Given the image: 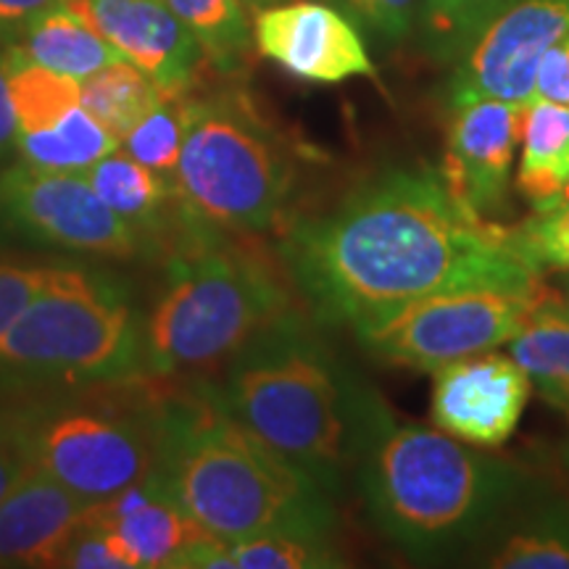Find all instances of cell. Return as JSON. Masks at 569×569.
<instances>
[{"label":"cell","mask_w":569,"mask_h":569,"mask_svg":"<svg viewBox=\"0 0 569 569\" xmlns=\"http://www.w3.org/2000/svg\"><path fill=\"white\" fill-rule=\"evenodd\" d=\"M190 111H193L190 88L163 92L161 103L119 142V151L153 172L174 177L184 132L190 124Z\"/></svg>","instance_id":"83f0119b"},{"label":"cell","mask_w":569,"mask_h":569,"mask_svg":"<svg viewBox=\"0 0 569 569\" xmlns=\"http://www.w3.org/2000/svg\"><path fill=\"white\" fill-rule=\"evenodd\" d=\"M482 551L490 569H569V501H543L509 528H498Z\"/></svg>","instance_id":"7402d4cb"},{"label":"cell","mask_w":569,"mask_h":569,"mask_svg":"<svg viewBox=\"0 0 569 569\" xmlns=\"http://www.w3.org/2000/svg\"><path fill=\"white\" fill-rule=\"evenodd\" d=\"M353 467L375 528L417 565L486 546L530 496L528 472L443 430L409 422L356 375Z\"/></svg>","instance_id":"7a4b0ae2"},{"label":"cell","mask_w":569,"mask_h":569,"mask_svg":"<svg viewBox=\"0 0 569 569\" xmlns=\"http://www.w3.org/2000/svg\"><path fill=\"white\" fill-rule=\"evenodd\" d=\"M117 148L119 140L96 117H90L82 103L51 130L27 132L17 138L19 161L56 172H84Z\"/></svg>","instance_id":"cb8c5ba5"},{"label":"cell","mask_w":569,"mask_h":569,"mask_svg":"<svg viewBox=\"0 0 569 569\" xmlns=\"http://www.w3.org/2000/svg\"><path fill=\"white\" fill-rule=\"evenodd\" d=\"M280 3H288V0H243L248 13H259V11L272 9V6H280Z\"/></svg>","instance_id":"74e56055"},{"label":"cell","mask_w":569,"mask_h":569,"mask_svg":"<svg viewBox=\"0 0 569 569\" xmlns=\"http://www.w3.org/2000/svg\"><path fill=\"white\" fill-rule=\"evenodd\" d=\"M432 375L430 419L438 430L478 448L515 436L532 386L509 353H475Z\"/></svg>","instance_id":"5bb4252c"},{"label":"cell","mask_w":569,"mask_h":569,"mask_svg":"<svg viewBox=\"0 0 569 569\" xmlns=\"http://www.w3.org/2000/svg\"><path fill=\"white\" fill-rule=\"evenodd\" d=\"M356 24L386 42H401L415 32L422 0H330Z\"/></svg>","instance_id":"4dcf8cb0"},{"label":"cell","mask_w":569,"mask_h":569,"mask_svg":"<svg viewBox=\"0 0 569 569\" xmlns=\"http://www.w3.org/2000/svg\"><path fill=\"white\" fill-rule=\"evenodd\" d=\"M30 469L32 467L27 465L24 453H21L19 446L13 443L9 432H6L3 419H0V501H3V496L9 493Z\"/></svg>","instance_id":"d590c367"},{"label":"cell","mask_w":569,"mask_h":569,"mask_svg":"<svg viewBox=\"0 0 569 569\" xmlns=\"http://www.w3.org/2000/svg\"><path fill=\"white\" fill-rule=\"evenodd\" d=\"M193 32L206 61L224 74L243 67L251 53L253 27L243 0H163Z\"/></svg>","instance_id":"484cf974"},{"label":"cell","mask_w":569,"mask_h":569,"mask_svg":"<svg viewBox=\"0 0 569 569\" xmlns=\"http://www.w3.org/2000/svg\"><path fill=\"white\" fill-rule=\"evenodd\" d=\"M88 519L111 532L130 569H182L184 559L213 538L184 515L156 472L122 493L92 503Z\"/></svg>","instance_id":"2e32d148"},{"label":"cell","mask_w":569,"mask_h":569,"mask_svg":"<svg viewBox=\"0 0 569 569\" xmlns=\"http://www.w3.org/2000/svg\"><path fill=\"white\" fill-rule=\"evenodd\" d=\"M301 161L243 92L193 96L174 188L184 213L230 234L274 230L290 217Z\"/></svg>","instance_id":"ba28073f"},{"label":"cell","mask_w":569,"mask_h":569,"mask_svg":"<svg viewBox=\"0 0 569 569\" xmlns=\"http://www.w3.org/2000/svg\"><path fill=\"white\" fill-rule=\"evenodd\" d=\"M156 478L209 536L332 532L336 498L238 419L198 380L169 390Z\"/></svg>","instance_id":"3957f363"},{"label":"cell","mask_w":569,"mask_h":569,"mask_svg":"<svg viewBox=\"0 0 569 569\" xmlns=\"http://www.w3.org/2000/svg\"><path fill=\"white\" fill-rule=\"evenodd\" d=\"M163 92L146 71L122 59L84 77L80 103L122 142L161 103Z\"/></svg>","instance_id":"603a6c76"},{"label":"cell","mask_w":569,"mask_h":569,"mask_svg":"<svg viewBox=\"0 0 569 569\" xmlns=\"http://www.w3.org/2000/svg\"><path fill=\"white\" fill-rule=\"evenodd\" d=\"M256 51L306 82L377 77L356 21L322 0H288L253 17Z\"/></svg>","instance_id":"7c38bea8"},{"label":"cell","mask_w":569,"mask_h":569,"mask_svg":"<svg viewBox=\"0 0 569 569\" xmlns=\"http://www.w3.org/2000/svg\"><path fill=\"white\" fill-rule=\"evenodd\" d=\"M557 296L569 303V272H559L557 277Z\"/></svg>","instance_id":"f35d334b"},{"label":"cell","mask_w":569,"mask_h":569,"mask_svg":"<svg viewBox=\"0 0 569 569\" xmlns=\"http://www.w3.org/2000/svg\"><path fill=\"white\" fill-rule=\"evenodd\" d=\"M553 290H461L419 298L356 332L361 348L386 365L436 372L451 361L507 346Z\"/></svg>","instance_id":"9c48e42d"},{"label":"cell","mask_w":569,"mask_h":569,"mask_svg":"<svg viewBox=\"0 0 569 569\" xmlns=\"http://www.w3.org/2000/svg\"><path fill=\"white\" fill-rule=\"evenodd\" d=\"M82 174L103 203L148 240L151 251L159 243H169L172 253L177 240L193 222L182 209L172 177L142 167L119 148Z\"/></svg>","instance_id":"ac0fdd59"},{"label":"cell","mask_w":569,"mask_h":569,"mask_svg":"<svg viewBox=\"0 0 569 569\" xmlns=\"http://www.w3.org/2000/svg\"><path fill=\"white\" fill-rule=\"evenodd\" d=\"M509 240L515 251L538 272H569V203L549 211H536L532 217L509 227Z\"/></svg>","instance_id":"f546056e"},{"label":"cell","mask_w":569,"mask_h":569,"mask_svg":"<svg viewBox=\"0 0 569 569\" xmlns=\"http://www.w3.org/2000/svg\"><path fill=\"white\" fill-rule=\"evenodd\" d=\"M17 138L19 124L11 106L9 71H6V56L0 53V161H3L11 151H17Z\"/></svg>","instance_id":"8d00e7d4"},{"label":"cell","mask_w":569,"mask_h":569,"mask_svg":"<svg viewBox=\"0 0 569 569\" xmlns=\"http://www.w3.org/2000/svg\"><path fill=\"white\" fill-rule=\"evenodd\" d=\"M161 90H184L206 56L163 0H61Z\"/></svg>","instance_id":"9a60e30c"},{"label":"cell","mask_w":569,"mask_h":569,"mask_svg":"<svg viewBox=\"0 0 569 569\" xmlns=\"http://www.w3.org/2000/svg\"><path fill=\"white\" fill-rule=\"evenodd\" d=\"M206 382L246 430L332 498L343 493L353 467L356 372L340 365L301 311L277 319L227 361L222 380Z\"/></svg>","instance_id":"277c9868"},{"label":"cell","mask_w":569,"mask_h":569,"mask_svg":"<svg viewBox=\"0 0 569 569\" xmlns=\"http://www.w3.org/2000/svg\"><path fill=\"white\" fill-rule=\"evenodd\" d=\"M507 3L509 0H422L417 19L419 40L432 59L453 63Z\"/></svg>","instance_id":"f1b7e54d"},{"label":"cell","mask_w":569,"mask_h":569,"mask_svg":"<svg viewBox=\"0 0 569 569\" xmlns=\"http://www.w3.org/2000/svg\"><path fill=\"white\" fill-rule=\"evenodd\" d=\"M169 388L151 375L0 401V419L27 465L88 503L153 475Z\"/></svg>","instance_id":"8992f818"},{"label":"cell","mask_w":569,"mask_h":569,"mask_svg":"<svg viewBox=\"0 0 569 569\" xmlns=\"http://www.w3.org/2000/svg\"><path fill=\"white\" fill-rule=\"evenodd\" d=\"M0 234L42 251L96 259L151 253L148 240L103 203L82 172L27 161L0 169Z\"/></svg>","instance_id":"30bf717a"},{"label":"cell","mask_w":569,"mask_h":569,"mask_svg":"<svg viewBox=\"0 0 569 569\" xmlns=\"http://www.w3.org/2000/svg\"><path fill=\"white\" fill-rule=\"evenodd\" d=\"M561 461H565V467H567V472H569V446L565 448V451H561Z\"/></svg>","instance_id":"ab89813d"},{"label":"cell","mask_w":569,"mask_h":569,"mask_svg":"<svg viewBox=\"0 0 569 569\" xmlns=\"http://www.w3.org/2000/svg\"><path fill=\"white\" fill-rule=\"evenodd\" d=\"M138 375H148L146 319L122 280L90 267H48L0 338V401Z\"/></svg>","instance_id":"52a82bcc"},{"label":"cell","mask_w":569,"mask_h":569,"mask_svg":"<svg viewBox=\"0 0 569 569\" xmlns=\"http://www.w3.org/2000/svg\"><path fill=\"white\" fill-rule=\"evenodd\" d=\"M6 48H13L24 59L80 82L109 63L124 59L109 40L101 38L88 21L71 13L63 3L34 17Z\"/></svg>","instance_id":"ffe728a7"},{"label":"cell","mask_w":569,"mask_h":569,"mask_svg":"<svg viewBox=\"0 0 569 569\" xmlns=\"http://www.w3.org/2000/svg\"><path fill=\"white\" fill-rule=\"evenodd\" d=\"M3 56L19 134L51 130L80 106V80L40 67L13 48H6Z\"/></svg>","instance_id":"d4e9b609"},{"label":"cell","mask_w":569,"mask_h":569,"mask_svg":"<svg viewBox=\"0 0 569 569\" xmlns=\"http://www.w3.org/2000/svg\"><path fill=\"white\" fill-rule=\"evenodd\" d=\"M243 234L190 222L167 261V282L146 317L148 375L222 369L256 336L293 311L274 264Z\"/></svg>","instance_id":"5b68a950"},{"label":"cell","mask_w":569,"mask_h":569,"mask_svg":"<svg viewBox=\"0 0 569 569\" xmlns=\"http://www.w3.org/2000/svg\"><path fill=\"white\" fill-rule=\"evenodd\" d=\"M46 280L48 267H19L0 261V338L27 309V303L40 293Z\"/></svg>","instance_id":"d6a6232c"},{"label":"cell","mask_w":569,"mask_h":569,"mask_svg":"<svg viewBox=\"0 0 569 569\" xmlns=\"http://www.w3.org/2000/svg\"><path fill=\"white\" fill-rule=\"evenodd\" d=\"M63 569H130V561L117 546V540L101 525H92L90 519L82 530L71 538L69 549L63 551Z\"/></svg>","instance_id":"1f68e13d"},{"label":"cell","mask_w":569,"mask_h":569,"mask_svg":"<svg viewBox=\"0 0 569 569\" xmlns=\"http://www.w3.org/2000/svg\"><path fill=\"white\" fill-rule=\"evenodd\" d=\"M277 251L315 317L353 332L419 298L543 284L509 227L461 203L425 163L380 169L332 209L293 219Z\"/></svg>","instance_id":"6da1fadb"},{"label":"cell","mask_w":569,"mask_h":569,"mask_svg":"<svg viewBox=\"0 0 569 569\" xmlns=\"http://www.w3.org/2000/svg\"><path fill=\"white\" fill-rule=\"evenodd\" d=\"M536 98L569 106V34L546 51L538 63Z\"/></svg>","instance_id":"836d02e7"},{"label":"cell","mask_w":569,"mask_h":569,"mask_svg":"<svg viewBox=\"0 0 569 569\" xmlns=\"http://www.w3.org/2000/svg\"><path fill=\"white\" fill-rule=\"evenodd\" d=\"M92 503L30 469L0 501V567H59Z\"/></svg>","instance_id":"e0dca14e"},{"label":"cell","mask_w":569,"mask_h":569,"mask_svg":"<svg viewBox=\"0 0 569 569\" xmlns=\"http://www.w3.org/2000/svg\"><path fill=\"white\" fill-rule=\"evenodd\" d=\"M569 203V184L565 188V193H561V201H559V206H567Z\"/></svg>","instance_id":"60d3db41"},{"label":"cell","mask_w":569,"mask_h":569,"mask_svg":"<svg viewBox=\"0 0 569 569\" xmlns=\"http://www.w3.org/2000/svg\"><path fill=\"white\" fill-rule=\"evenodd\" d=\"M569 34V0H509L453 61L446 101L457 106L498 98L530 103L538 63Z\"/></svg>","instance_id":"8fae6325"},{"label":"cell","mask_w":569,"mask_h":569,"mask_svg":"<svg viewBox=\"0 0 569 569\" xmlns=\"http://www.w3.org/2000/svg\"><path fill=\"white\" fill-rule=\"evenodd\" d=\"M519 146L517 193L532 211L557 209L569 184V106L532 98Z\"/></svg>","instance_id":"d6986e66"},{"label":"cell","mask_w":569,"mask_h":569,"mask_svg":"<svg viewBox=\"0 0 569 569\" xmlns=\"http://www.w3.org/2000/svg\"><path fill=\"white\" fill-rule=\"evenodd\" d=\"M507 348L532 390L569 419V303L551 293Z\"/></svg>","instance_id":"44dd1931"},{"label":"cell","mask_w":569,"mask_h":569,"mask_svg":"<svg viewBox=\"0 0 569 569\" xmlns=\"http://www.w3.org/2000/svg\"><path fill=\"white\" fill-rule=\"evenodd\" d=\"M440 177L482 219L509 209L511 167L522 142L528 103L482 98L451 109Z\"/></svg>","instance_id":"4fadbf2b"},{"label":"cell","mask_w":569,"mask_h":569,"mask_svg":"<svg viewBox=\"0 0 569 569\" xmlns=\"http://www.w3.org/2000/svg\"><path fill=\"white\" fill-rule=\"evenodd\" d=\"M348 561L332 532H272L224 543L222 569H336Z\"/></svg>","instance_id":"4316f807"},{"label":"cell","mask_w":569,"mask_h":569,"mask_svg":"<svg viewBox=\"0 0 569 569\" xmlns=\"http://www.w3.org/2000/svg\"><path fill=\"white\" fill-rule=\"evenodd\" d=\"M59 3L61 0H0V42L11 46L34 17Z\"/></svg>","instance_id":"e575fe53"}]
</instances>
